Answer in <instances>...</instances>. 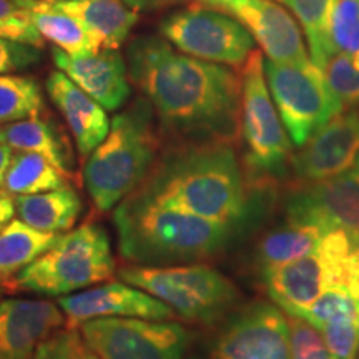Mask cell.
<instances>
[{
  "label": "cell",
  "mask_w": 359,
  "mask_h": 359,
  "mask_svg": "<svg viewBox=\"0 0 359 359\" xmlns=\"http://www.w3.org/2000/svg\"><path fill=\"white\" fill-rule=\"evenodd\" d=\"M127 69L168 143H235L240 137L241 75L236 72L177 52L156 35H138L128 43Z\"/></svg>",
  "instance_id": "6da1fadb"
},
{
  "label": "cell",
  "mask_w": 359,
  "mask_h": 359,
  "mask_svg": "<svg viewBox=\"0 0 359 359\" xmlns=\"http://www.w3.org/2000/svg\"><path fill=\"white\" fill-rule=\"evenodd\" d=\"M233 145L168 143L138 190L200 217L243 224L248 217V185Z\"/></svg>",
  "instance_id": "7a4b0ae2"
},
{
  "label": "cell",
  "mask_w": 359,
  "mask_h": 359,
  "mask_svg": "<svg viewBox=\"0 0 359 359\" xmlns=\"http://www.w3.org/2000/svg\"><path fill=\"white\" fill-rule=\"evenodd\" d=\"M114 224L120 255L140 266L203 263L226 250L241 226L200 217L140 190L116 206Z\"/></svg>",
  "instance_id": "3957f363"
},
{
  "label": "cell",
  "mask_w": 359,
  "mask_h": 359,
  "mask_svg": "<svg viewBox=\"0 0 359 359\" xmlns=\"http://www.w3.org/2000/svg\"><path fill=\"white\" fill-rule=\"evenodd\" d=\"M155 110L147 98H137L115 115L107 138L88 155L83 183L98 212L115 210L142 187L163 150Z\"/></svg>",
  "instance_id": "277c9868"
},
{
  "label": "cell",
  "mask_w": 359,
  "mask_h": 359,
  "mask_svg": "<svg viewBox=\"0 0 359 359\" xmlns=\"http://www.w3.org/2000/svg\"><path fill=\"white\" fill-rule=\"evenodd\" d=\"M109 233L87 222L60 235L45 253L13 278V290L62 298L87 290L115 275Z\"/></svg>",
  "instance_id": "5b68a950"
},
{
  "label": "cell",
  "mask_w": 359,
  "mask_h": 359,
  "mask_svg": "<svg viewBox=\"0 0 359 359\" xmlns=\"http://www.w3.org/2000/svg\"><path fill=\"white\" fill-rule=\"evenodd\" d=\"M118 278L163 302L180 320L196 325H215L228 318L240 299L230 278L206 263L173 266L128 264L116 271Z\"/></svg>",
  "instance_id": "8992f818"
},
{
  "label": "cell",
  "mask_w": 359,
  "mask_h": 359,
  "mask_svg": "<svg viewBox=\"0 0 359 359\" xmlns=\"http://www.w3.org/2000/svg\"><path fill=\"white\" fill-rule=\"evenodd\" d=\"M240 135L245 142V163L258 187L285 172L291 163V138L286 132L264 77V57L255 48L241 67Z\"/></svg>",
  "instance_id": "52a82bcc"
},
{
  "label": "cell",
  "mask_w": 359,
  "mask_h": 359,
  "mask_svg": "<svg viewBox=\"0 0 359 359\" xmlns=\"http://www.w3.org/2000/svg\"><path fill=\"white\" fill-rule=\"evenodd\" d=\"M354 248L356 245L343 230H331L306 257L263 276L269 299L288 316L302 318L327 288L346 285Z\"/></svg>",
  "instance_id": "ba28073f"
},
{
  "label": "cell",
  "mask_w": 359,
  "mask_h": 359,
  "mask_svg": "<svg viewBox=\"0 0 359 359\" xmlns=\"http://www.w3.org/2000/svg\"><path fill=\"white\" fill-rule=\"evenodd\" d=\"M264 77L281 122L296 147L341 114L325 72L313 64H278L264 58Z\"/></svg>",
  "instance_id": "9c48e42d"
},
{
  "label": "cell",
  "mask_w": 359,
  "mask_h": 359,
  "mask_svg": "<svg viewBox=\"0 0 359 359\" xmlns=\"http://www.w3.org/2000/svg\"><path fill=\"white\" fill-rule=\"evenodd\" d=\"M98 359H185L193 333L175 320L97 318L79 326Z\"/></svg>",
  "instance_id": "30bf717a"
},
{
  "label": "cell",
  "mask_w": 359,
  "mask_h": 359,
  "mask_svg": "<svg viewBox=\"0 0 359 359\" xmlns=\"http://www.w3.org/2000/svg\"><path fill=\"white\" fill-rule=\"evenodd\" d=\"M161 37L187 55L241 69L255 50V39L231 15L200 4L168 15Z\"/></svg>",
  "instance_id": "8fae6325"
},
{
  "label": "cell",
  "mask_w": 359,
  "mask_h": 359,
  "mask_svg": "<svg viewBox=\"0 0 359 359\" xmlns=\"http://www.w3.org/2000/svg\"><path fill=\"white\" fill-rule=\"evenodd\" d=\"M212 359H293L288 316L257 302L228 316L210 349Z\"/></svg>",
  "instance_id": "7c38bea8"
},
{
  "label": "cell",
  "mask_w": 359,
  "mask_h": 359,
  "mask_svg": "<svg viewBox=\"0 0 359 359\" xmlns=\"http://www.w3.org/2000/svg\"><path fill=\"white\" fill-rule=\"evenodd\" d=\"M236 19L259 45L266 58L278 64L311 60L304 48L298 20L275 0H195Z\"/></svg>",
  "instance_id": "4fadbf2b"
},
{
  "label": "cell",
  "mask_w": 359,
  "mask_h": 359,
  "mask_svg": "<svg viewBox=\"0 0 359 359\" xmlns=\"http://www.w3.org/2000/svg\"><path fill=\"white\" fill-rule=\"evenodd\" d=\"M286 218L343 230L359 246V160L338 177L302 183L286 200Z\"/></svg>",
  "instance_id": "5bb4252c"
},
{
  "label": "cell",
  "mask_w": 359,
  "mask_h": 359,
  "mask_svg": "<svg viewBox=\"0 0 359 359\" xmlns=\"http://www.w3.org/2000/svg\"><path fill=\"white\" fill-rule=\"evenodd\" d=\"M291 156L299 183H316L348 172L359 160V111L344 110Z\"/></svg>",
  "instance_id": "9a60e30c"
},
{
  "label": "cell",
  "mask_w": 359,
  "mask_h": 359,
  "mask_svg": "<svg viewBox=\"0 0 359 359\" xmlns=\"http://www.w3.org/2000/svg\"><path fill=\"white\" fill-rule=\"evenodd\" d=\"M57 303L65 314L67 326L74 327L97 318L177 320V314L163 302L122 280L90 286L74 294L62 296Z\"/></svg>",
  "instance_id": "2e32d148"
},
{
  "label": "cell",
  "mask_w": 359,
  "mask_h": 359,
  "mask_svg": "<svg viewBox=\"0 0 359 359\" xmlns=\"http://www.w3.org/2000/svg\"><path fill=\"white\" fill-rule=\"evenodd\" d=\"M64 326L67 320L58 303L0 299V359H32L40 344Z\"/></svg>",
  "instance_id": "e0dca14e"
},
{
  "label": "cell",
  "mask_w": 359,
  "mask_h": 359,
  "mask_svg": "<svg viewBox=\"0 0 359 359\" xmlns=\"http://www.w3.org/2000/svg\"><path fill=\"white\" fill-rule=\"evenodd\" d=\"M53 64L105 110L122 109L132 88L127 60L114 48H102L88 55L74 57L60 48L52 50Z\"/></svg>",
  "instance_id": "ac0fdd59"
},
{
  "label": "cell",
  "mask_w": 359,
  "mask_h": 359,
  "mask_svg": "<svg viewBox=\"0 0 359 359\" xmlns=\"http://www.w3.org/2000/svg\"><path fill=\"white\" fill-rule=\"evenodd\" d=\"M45 87L52 103L64 116L79 154L88 158L110 132L109 110L103 109L60 70L48 75Z\"/></svg>",
  "instance_id": "d6986e66"
},
{
  "label": "cell",
  "mask_w": 359,
  "mask_h": 359,
  "mask_svg": "<svg viewBox=\"0 0 359 359\" xmlns=\"http://www.w3.org/2000/svg\"><path fill=\"white\" fill-rule=\"evenodd\" d=\"M0 143L15 151H35L48 158L67 177L74 175V150L64 130L52 118L30 116L0 127Z\"/></svg>",
  "instance_id": "ffe728a7"
},
{
  "label": "cell",
  "mask_w": 359,
  "mask_h": 359,
  "mask_svg": "<svg viewBox=\"0 0 359 359\" xmlns=\"http://www.w3.org/2000/svg\"><path fill=\"white\" fill-rule=\"evenodd\" d=\"M333 228L318 222H299L288 219L281 226L268 231L258 241L255 250V263L262 278L275 271L283 264L306 257L318 248L323 238Z\"/></svg>",
  "instance_id": "44dd1931"
},
{
  "label": "cell",
  "mask_w": 359,
  "mask_h": 359,
  "mask_svg": "<svg viewBox=\"0 0 359 359\" xmlns=\"http://www.w3.org/2000/svg\"><path fill=\"white\" fill-rule=\"evenodd\" d=\"M55 6L82 22L95 35L102 48L118 50L138 22L137 12L123 0H65Z\"/></svg>",
  "instance_id": "7402d4cb"
},
{
  "label": "cell",
  "mask_w": 359,
  "mask_h": 359,
  "mask_svg": "<svg viewBox=\"0 0 359 359\" xmlns=\"http://www.w3.org/2000/svg\"><path fill=\"white\" fill-rule=\"evenodd\" d=\"M17 217L35 230L62 235L75 226L82 213V200L70 185L37 193L15 196Z\"/></svg>",
  "instance_id": "603a6c76"
},
{
  "label": "cell",
  "mask_w": 359,
  "mask_h": 359,
  "mask_svg": "<svg viewBox=\"0 0 359 359\" xmlns=\"http://www.w3.org/2000/svg\"><path fill=\"white\" fill-rule=\"evenodd\" d=\"M30 17L45 40H50L57 48L74 57L95 53L102 48L95 35L79 19L62 11L52 2L32 0L29 6Z\"/></svg>",
  "instance_id": "cb8c5ba5"
},
{
  "label": "cell",
  "mask_w": 359,
  "mask_h": 359,
  "mask_svg": "<svg viewBox=\"0 0 359 359\" xmlns=\"http://www.w3.org/2000/svg\"><path fill=\"white\" fill-rule=\"evenodd\" d=\"M58 236L35 230L22 219H12L0 230V285H11L13 278L50 248Z\"/></svg>",
  "instance_id": "d4e9b609"
},
{
  "label": "cell",
  "mask_w": 359,
  "mask_h": 359,
  "mask_svg": "<svg viewBox=\"0 0 359 359\" xmlns=\"http://www.w3.org/2000/svg\"><path fill=\"white\" fill-rule=\"evenodd\" d=\"M69 185V177L43 155L35 151H17L8 167L4 190L13 196H22L58 190Z\"/></svg>",
  "instance_id": "484cf974"
},
{
  "label": "cell",
  "mask_w": 359,
  "mask_h": 359,
  "mask_svg": "<svg viewBox=\"0 0 359 359\" xmlns=\"http://www.w3.org/2000/svg\"><path fill=\"white\" fill-rule=\"evenodd\" d=\"M294 13L296 20L306 35L311 60L325 69L326 62L334 55L331 48V19L338 0H278Z\"/></svg>",
  "instance_id": "4316f807"
},
{
  "label": "cell",
  "mask_w": 359,
  "mask_h": 359,
  "mask_svg": "<svg viewBox=\"0 0 359 359\" xmlns=\"http://www.w3.org/2000/svg\"><path fill=\"white\" fill-rule=\"evenodd\" d=\"M43 95L29 75H0V127L43 114Z\"/></svg>",
  "instance_id": "83f0119b"
},
{
  "label": "cell",
  "mask_w": 359,
  "mask_h": 359,
  "mask_svg": "<svg viewBox=\"0 0 359 359\" xmlns=\"http://www.w3.org/2000/svg\"><path fill=\"white\" fill-rule=\"evenodd\" d=\"M325 77L333 93L334 100L338 102L341 111L349 110L359 103V69L354 65L349 53H334L326 62Z\"/></svg>",
  "instance_id": "f1b7e54d"
},
{
  "label": "cell",
  "mask_w": 359,
  "mask_h": 359,
  "mask_svg": "<svg viewBox=\"0 0 359 359\" xmlns=\"http://www.w3.org/2000/svg\"><path fill=\"white\" fill-rule=\"evenodd\" d=\"M358 313V302L351 294V291L344 286H331L318 299H314L306 311L302 314V320L308 321L318 331L326 323L336 320V318L348 316V314Z\"/></svg>",
  "instance_id": "f546056e"
},
{
  "label": "cell",
  "mask_w": 359,
  "mask_h": 359,
  "mask_svg": "<svg viewBox=\"0 0 359 359\" xmlns=\"http://www.w3.org/2000/svg\"><path fill=\"white\" fill-rule=\"evenodd\" d=\"M0 39L43 47V37L30 17L29 7L17 0H0Z\"/></svg>",
  "instance_id": "4dcf8cb0"
},
{
  "label": "cell",
  "mask_w": 359,
  "mask_h": 359,
  "mask_svg": "<svg viewBox=\"0 0 359 359\" xmlns=\"http://www.w3.org/2000/svg\"><path fill=\"white\" fill-rule=\"evenodd\" d=\"M333 53L359 52V0H338L331 19Z\"/></svg>",
  "instance_id": "1f68e13d"
},
{
  "label": "cell",
  "mask_w": 359,
  "mask_h": 359,
  "mask_svg": "<svg viewBox=\"0 0 359 359\" xmlns=\"http://www.w3.org/2000/svg\"><path fill=\"white\" fill-rule=\"evenodd\" d=\"M32 359H98L79 327L64 326L40 344Z\"/></svg>",
  "instance_id": "d6a6232c"
},
{
  "label": "cell",
  "mask_w": 359,
  "mask_h": 359,
  "mask_svg": "<svg viewBox=\"0 0 359 359\" xmlns=\"http://www.w3.org/2000/svg\"><path fill=\"white\" fill-rule=\"evenodd\" d=\"M320 333L336 359H358L359 356V313L336 318L326 323Z\"/></svg>",
  "instance_id": "836d02e7"
},
{
  "label": "cell",
  "mask_w": 359,
  "mask_h": 359,
  "mask_svg": "<svg viewBox=\"0 0 359 359\" xmlns=\"http://www.w3.org/2000/svg\"><path fill=\"white\" fill-rule=\"evenodd\" d=\"M293 359H336L316 327L302 318L288 316Z\"/></svg>",
  "instance_id": "e575fe53"
},
{
  "label": "cell",
  "mask_w": 359,
  "mask_h": 359,
  "mask_svg": "<svg viewBox=\"0 0 359 359\" xmlns=\"http://www.w3.org/2000/svg\"><path fill=\"white\" fill-rule=\"evenodd\" d=\"M42 60V52L34 45L0 39V75L29 69Z\"/></svg>",
  "instance_id": "d590c367"
},
{
  "label": "cell",
  "mask_w": 359,
  "mask_h": 359,
  "mask_svg": "<svg viewBox=\"0 0 359 359\" xmlns=\"http://www.w3.org/2000/svg\"><path fill=\"white\" fill-rule=\"evenodd\" d=\"M127 6L135 12H156L163 8H172L183 4L195 2V0H123Z\"/></svg>",
  "instance_id": "8d00e7d4"
},
{
  "label": "cell",
  "mask_w": 359,
  "mask_h": 359,
  "mask_svg": "<svg viewBox=\"0 0 359 359\" xmlns=\"http://www.w3.org/2000/svg\"><path fill=\"white\" fill-rule=\"evenodd\" d=\"M17 215L15 196L4 188H0V230L7 226Z\"/></svg>",
  "instance_id": "74e56055"
},
{
  "label": "cell",
  "mask_w": 359,
  "mask_h": 359,
  "mask_svg": "<svg viewBox=\"0 0 359 359\" xmlns=\"http://www.w3.org/2000/svg\"><path fill=\"white\" fill-rule=\"evenodd\" d=\"M13 158V150L11 147L0 143V188H4V182H6L8 167H11Z\"/></svg>",
  "instance_id": "f35d334b"
},
{
  "label": "cell",
  "mask_w": 359,
  "mask_h": 359,
  "mask_svg": "<svg viewBox=\"0 0 359 359\" xmlns=\"http://www.w3.org/2000/svg\"><path fill=\"white\" fill-rule=\"evenodd\" d=\"M17 2H20L22 6H25V7H29L30 4H32V0H17Z\"/></svg>",
  "instance_id": "ab89813d"
},
{
  "label": "cell",
  "mask_w": 359,
  "mask_h": 359,
  "mask_svg": "<svg viewBox=\"0 0 359 359\" xmlns=\"http://www.w3.org/2000/svg\"><path fill=\"white\" fill-rule=\"evenodd\" d=\"M185 359H205V358H201V356H195V354H191V356H187Z\"/></svg>",
  "instance_id": "60d3db41"
},
{
  "label": "cell",
  "mask_w": 359,
  "mask_h": 359,
  "mask_svg": "<svg viewBox=\"0 0 359 359\" xmlns=\"http://www.w3.org/2000/svg\"><path fill=\"white\" fill-rule=\"evenodd\" d=\"M43 2H52V4H57V2H65V0H43Z\"/></svg>",
  "instance_id": "b9f144b4"
},
{
  "label": "cell",
  "mask_w": 359,
  "mask_h": 359,
  "mask_svg": "<svg viewBox=\"0 0 359 359\" xmlns=\"http://www.w3.org/2000/svg\"><path fill=\"white\" fill-rule=\"evenodd\" d=\"M2 294H4V288H2V285H0V298H2Z\"/></svg>",
  "instance_id": "7bdbcfd3"
},
{
  "label": "cell",
  "mask_w": 359,
  "mask_h": 359,
  "mask_svg": "<svg viewBox=\"0 0 359 359\" xmlns=\"http://www.w3.org/2000/svg\"><path fill=\"white\" fill-rule=\"evenodd\" d=\"M358 313H359V302H358Z\"/></svg>",
  "instance_id": "ee69618b"
},
{
  "label": "cell",
  "mask_w": 359,
  "mask_h": 359,
  "mask_svg": "<svg viewBox=\"0 0 359 359\" xmlns=\"http://www.w3.org/2000/svg\"><path fill=\"white\" fill-rule=\"evenodd\" d=\"M358 359H359V356H358Z\"/></svg>",
  "instance_id": "f6af8a7d"
}]
</instances>
